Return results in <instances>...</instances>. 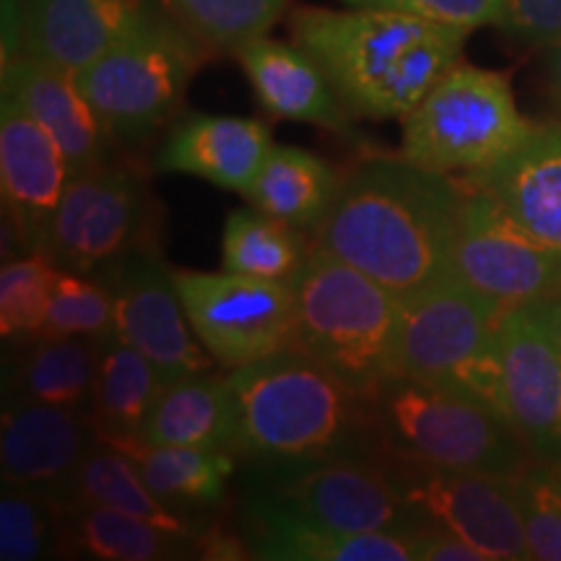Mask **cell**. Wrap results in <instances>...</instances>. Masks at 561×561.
<instances>
[{
    "mask_svg": "<svg viewBox=\"0 0 561 561\" xmlns=\"http://www.w3.org/2000/svg\"><path fill=\"white\" fill-rule=\"evenodd\" d=\"M466 180L398 157H369L341 178L312 242L396 297L450 276Z\"/></svg>",
    "mask_w": 561,
    "mask_h": 561,
    "instance_id": "cell-1",
    "label": "cell"
},
{
    "mask_svg": "<svg viewBox=\"0 0 561 561\" xmlns=\"http://www.w3.org/2000/svg\"><path fill=\"white\" fill-rule=\"evenodd\" d=\"M291 39L305 47L356 117L409 115L460 62L471 32L382 9H297Z\"/></svg>",
    "mask_w": 561,
    "mask_h": 561,
    "instance_id": "cell-2",
    "label": "cell"
},
{
    "mask_svg": "<svg viewBox=\"0 0 561 561\" xmlns=\"http://www.w3.org/2000/svg\"><path fill=\"white\" fill-rule=\"evenodd\" d=\"M237 401V453L273 466L354 458L380 453L369 401L301 348L229 369Z\"/></svg>",
    "mask_w": 561,
    "mask_h": 561,
    "instance_id": "cell-3",
    "label": "cell"
},
{
    "mask_svg": "<svg viewBox=\"0 0 561 561\" xmlns=\"http://www.w3.org/2000/svg\"><path fill=\"white\" fill-rule=\"evenodd\" d=\"M297 299V348L371 401L398 375L396 294L312 242L291 278Z\"/></svg>",
    "mask_w": 561,
    "mask_h": 561,
    "instance_id": "cell-4",
    "label": "cell"
},
{
    "mask_svg": "<svg viewBox=\"0 0 561 561\" xmlns=\"http://www.w3.org/2000/svg\"><path fill=\"white\" fill-rule=\"evenodd\" d=\"M398 301V375L504 416L500 331L507 310L453 276Z\"/></svg>",
    "mask_w": 561,
    "mask_h": 561,
    "instance_id": "cell-5",
    "label": "cell"
},
{
    "mask_svg": "<svg viewBox=\"0 0 561 561\" xmlns=\"http://www.w3.org/2000/svg\"><path fill=\"white\" fill-rule=\"evenodd\" d=\"M369 409L385 450L502 479L533 466L528 445L502 413L434 385L396 375L377 390Z\"/></svg>",
    "mask_w": 561,
    "mask_h": 561,
    "instance_id": "cell-6",
    "label": "cell"
},
{
    "mask_svg": "<svg viewBox=\"0 0 561 561\" xmlns=\"http://www.w3.org/2000/svg\"><path fill=\"white\" fill-rule=\"evenodd\" d=\"M201 62L203 42L164 13L79 70L76 83L110 138L136 149L178 115Z\"/></svg>",
    "mask_w": 561,
    "mask_h": 561,
    "instance_id": "cell-7",
    "label": "cell"
},
{
    "mask_svg": "<svg viewBox=\"0 0 561 561\" xmlns=\"http://www.w3.org/2000/svg\"><path fill=\"white\" fill-rule=\"evenodd\" d=\"M530 130L502 73L458 62L403 117L401 157L439 174H476L515 151Z\"/></svg>",
    "mask_w": 561,
    "mask_h": 561,
    "instance_id": "cell-8",
    "label": "cell"
},
{
    "mask_svg": "<svg viewBox=\"0 0 561 561\" xmlns=\"http://www.w3.org/2000/svg\"><path fill=\"white\" fill-rule=\"evenodd\" d=\"M153 227L157 206L146 178L110 161L68 180L42 255L60 271L96 276L133 250L157 248Z\"/></svg>",
    "mask_w": 561,
    "mask_h": 561,
    "instance_id": "cell-9",
    "label": "cell"
},
{
    "mask_svg": "<svg viewBox=\"0 0 561 561\" xmlns=\"http://www.w3.org/2000/svg\"><path fill=\"white\" fill-rule=\"evenodd\" d=\"M174 286L193 333L219 367L237 369L297 348L291 280L174 268Z\"/></svg>",
    "mask_w": 561,
    "mask_h": 561,
    "instance_id": "cell-10",
    "label": "cell"
},
{
    "mask_svg": "<svg viewBox=\"0 0 561 561\" xmlns=\"http://www.w3.org/2000/svg\"><path fill=\"white\" fill-rule=\"evenodd\" d=\"M371 460L382 468L392 489L411 504L426 528H442L466 538L486 553L489 561L530 559L507 479L432 466L385 447Z\"/></svg>",
    "mask_w": 561,
    "mask_h": 561,
    "instance_id": "cell-11",
    "label": "cell"
},
{
    "mask_svg": "<svg viewBox=\"0 0 561 561\" xmlns=\"http://www.w3.org/2000/svg\"><path fill=\"white\" fill-rule=\"evenodd\" d=\"M450 276L510 312L561 289V255L533 240L483 187L466 180Z\"/></svg>",
    "mask_w": 561,
    "mask_h": 561,
    "instance_id": "cell-12",
    "label": "cell"
},
{
    "mask_svg": "<svg viewBox=\"0 0 561 561\" xmlns=\"http://www.w3.org/2000/svg\"><path fill=\"white\" fill-rule=\"evenodd\" d=\"M107 286L115 312V339L140 351L167 385L203 375L214 356L193 333L170 268L157 248L133 250L94 276Z\"/></svg>",
    "mask_w": 561,
    "mask_h": 561,
    "instance_id": "cell-13",
    "label": "cell"
},
{
    "mask_svg": "<svg viewBox=\"0 0 561 561\" xmlns=\"http://www.w3.org/2000/svg\"><path fill=\"white\" fill-rule=\"evenodd\" d=\"M268 489L335 530L411 536L426 528L375 460L335 458L286 468L284 479Z\"/></svg>",
    "mask_w": 561,
    "mask_h": 561,
    "instance_id": "cell-14",
    "label": "cell"
},
{
    "mask_svg": "<svg viewBox=\"0 0 561 561\" xmlns=\"http://www.w3.org/2000/svg\"><path fill=\"white\" fill-rule=\"evenodd\" d=\"M504 416L533 458L561 462V346L533 307L502 318Z\"/></svg>",
    "mask_w": 561,
    "mask_h": 561,
    "instance_id": "cell-15",
    "label": "cell"
},
{
    "mask_svg": "<svg viewBox=\"0 0 561 561\" xmlns=\"http://www.w3.org/2000/svg\"><path fill=\"white\" fill-rule=\"evenodd\" d=\"M70 167L50 133L3 94L0 104V193L3 224L24 255L45 250L47 231L55 219Z\"/></svg>",
    "mask_w": 561,
    "mask_h": 561,
    "instance_id": "cell-16",
    "label": "cell"
},
{
    "mask_svg": "<svg viewBox=\"0 0 561 561\" xmlns=\"http://www.w3.org/2000/svg\"><path fill=\"white\" fill-rule=\"evenodd\" d=\"M96 442L100 439L89 413L5 401L0 421L3 483L32 491L62 507L76 471Z\"/></svg>",
    "mask_w": 561,
    "mask_h": 561,
    "instance_id": "cell-17",
    "label": "cell"
},
{
    "mask_svg": "<svg viewBox=\"0 0 561 561\" xmlns=\"http://www.w3.org/2000/svg\"><path fill=\"white\" fill-rule=\"evenodd\" d=\"M159 16V0H21V55L76 76Z\"/></svg>",
    "mask_w": 561,
    "mask_h": 561,
    "instance_id": "cell-18",
    "label": "cell"
},
{
    "mask_svg": "<svg viewBox=\"0 0 561 561\" xmlns=\"http://www.w3.org/2000/svg\"><path fill=\"white\" fill-rule=\"evenodd\" d=\"M250 559L263 561H416L411 536L346 533L322 525L273 491L255 489L248 500Z\"/></svg>",
    "mask_w": 561,
    "mask_h": 561,
    "instance_id": "cell-19",
    "label": "cell"
},
{
    "mask_svg": "<svg viewBox=\"0 0 561 561\" xmlns=\"http://www.w3.org/2000/svg\"><path fill=\"white\" fill-rule=\"evenodd\" d=\"M234 55L255 89L257 102L273 117L318 125L364 144L325 70L297 42L255 37L237 47Z\"/></svg>",
    "mask_w": 561,
    "mask_h": 561,
    "instance_id": "cell-20",
    "label": "cell"
},
{
    "mask_svg": "<svg viewBox=\"0 0 561 561\" xmlns=\"http://www.w3.org/2000/svg\"><path fill=\"white\" fill-rule=\"evenodd\" d=\"M271 128L261 121L229 115H191L167 133L153 157L161 174H193L248 195L273 149Z\"/></svg>",
    "mask_w": 561,
    "mask_h": 561,
    "instance_id": "cell-21",
    "label": "cell"
},
{
    "mask_svg": "<svg viewBox=\"0 0 561 561\" xmlns=\"http://www.w3.org/2000/svg\"><path fill=\"white\" fill-rule=\"evenodd\" d=\"M3 94L58 140L70 178L110 164L107 153L115 140L81 94L73 73L32 55H19L3 66Z\"/></svg>",
    "mask_w": 561,
    "mask_h": 561,
    "instance_id": "cell-22",
    "label": "cell"
},
{
    "mask_svg": "<svg viewBox=\"0 0 561 561\" xmlns=\"http://www.w3.org/2000/svg\"><path fill=\"white\" fill-rule=\"evenodd\" d=\"M466 180L483 187L533 240L561 255V125H533L515 151Z\"/></svg>",
    "mask_w": 561,
    "mask_h": 561,
    "instance_id": "cell-23",
    "label": "cell"
},
{
    "mask_svg": "<svg viewBox=\"0 0 561 561\" xmlns=\"http://www.w3.org/2000/svg\"><path fill=\"white\" fill-rule=\"evenodd\" d=\"M237 401L229 375L185 377L164 385L161 396L146 419V445L203 447V450H227L237 455Z\"/></svg>",
    "mask_w": 561,
    "mask_h": 561,
    "instance_id": "cell-24",
    "label": "cell"
},
{
    "mask_svg": "<svg viewBox=\"0 0 561 561\" xmlns=\"http://www.w3.org/2000/svg\"><path fill=\"white\" fill-rule=\"evenodd\" d=\"M164 385V377L140 351L117 341L115 335L104 341L91 401L96 439L123 453L144 445L146 419Z\"/></svg>",
    "mask_w": 561,
    "mask_h": 561,
    "instance_id": "cell-25",
    "label": "cell"
},
{
    "mask_svg": "<svg viewBox=\"0 0 561 561\" xmlns=\"http://www.w3.org/2000/svg\"><path fill=\"white\" fill-rule=\"evenodd\" d=\"M104 341L32 339V346L5 377V401H30L83 411L91 416Z\"/></svg>",
    "mask_w": 561,
    "mask_h": 561,
    "instance_id": "cell-26",
    "label": "cell"
},
{
    "mask_svg": "<svg viewBox=\"0 0 561 561\" xmlns=\"http://www.w3.org/2000/svg\"><path fill=\"white\" fill-rule=\"evenodd\" d=\"M70 507H107L128 512L140 520H149L159 528L180 533L187 538H206L208 528L201 523V517L182 515L172 510L170 504L159 500L153 491L146 486L144 476L138 473L136 460L128 453L115 450V447L96 442L91 453L83 458L81 468L70 483L66 504Z\"/></svg>",
    "mask_w": 561,
    "mask_h": 561,
    "instance_id": "cell-27",
    "label": "cell"
},
{
    "mask_svg": "<svg viewBox=\"0 0 561 561\" xmlns=\"http://www.w3.org/2000/svg\"><path fill=\"white\" fill-rule=\"evenodd\" d=\"M341 178L318 153L299 146H273L244 198L273 219L312 234L333 208Z\"/></svg>",
    "mask_w": 561,
    "mask_h": 561,
    "instance_id": "cell-28",
    "label": "cell"
},
{
    "mask_svg": "<svg viewBox=\"0 0 561 561\" xmlns=\"http://www.w3.org/2000/svg\"><path fill=\"white\" fill-rule=\"evenodd\" d=\"M66 512V557L96 561L203 559L201 538L164 530L128 512L70 507Z\"/></svg>",
    "mask_w": 561,
    "mask_h": 561,
    "instance_id": "cell-29",
    "label": "cell"
},
{
    "mask_svg": "<svg viewBox=\"0 0 561 561\" xmlns=\"http://www.w3.org/2000/svg\"><path fill=\"white\" fill-rule=\"evenodd\" d=\"M146 486L182 515L219 507L234 476V453L180 445H140L128 453Z\"/></svg>",
    "mask_w": 561,
    "mask_h": 561,
    "instance_id": "cell-30",
    "label": "cell"
},
{
    "mask_svg": "<svg viewBox=\"0 0 561 561\" xmlns=\"http://www.w3.org/2000/svg\"><path fill=\"white\" fill-rule=\"evenodd\" d=\"M261 208H234L221 231V268L265 280H291L312 250V237Z\"/></svg>",
    "mask_w": 561,
    "mask_h": 561,
    "instance_id": "cell-31",
    "label": "cell"
},
{
    "mask_svg": "<svg viewBox=\"0 0 561 561\" xmlns=\"http://www.w3.org/2000/svg\"><path fill=\"white\" fill-rule=\"evenodd\" d=\"M66 557V512L45 496L3 483L0 559L42 561Z\"/></svg>",
    "mask_w": 561,
    "mask_h": 561,
    "instance_id": "cell-32",
    "label": "cell"
},
{
    "mask_svg": "<svg viewBox=\"0 0 561 561\" xmlns=\"http://www.w3.org/2000/svg\"><path fill=\"white\" fill-rule=\"evenodd\" d=\"M206 47L231 50L265 37L289 0H161Z\"/></svg>",
    "mask_w": 561,
    "mask_h": 561,
    "instance_id": "cell-33",
    "label": "cell"
},
{
    "mask_svg": "<svg viewBox=\"0 0 561 561\" xmlns=\"http://www.w3.org/2000/svg\"><path fill=\"white\" fill-rule=\"evenodd\" d=\"M60 268L47 255L30 252L0 271V333L5 341H32L45 328Z\"/></svg>",
    "mask_w": 561,
    "mask_h": 561,
    "instance_id": "cell-34",
    "label": "cell"
},
{
    "mask_svg": "<svg viewBox=\"0 0 561 561\" xmlns=\"http://www.w3.org/2000/svg\"><path fill=\"white\" fill-rule=\"evenodd\" d=\"M94 339L110 341L115 335V312L107 286L94 276L60 271L47 312L45 328L37 339Z\"/></svg>",
    "mask_w": 561,
    "mask_h": 561,
    "instance_id": "cell-35",
    "label": "cell"
},
{
    "mask_svg": "<svg viewBox=\"0 0 561 561\" xmlns=\"http://www.w3.org/2000/svg\"><path fill=\"white\" fill-rule=\"evenodd\" d=\"M510 491L520 512L530 559L561 561V486L553 468H525L510 476Z\"/></svg>",
    "mask_w": 561,
    "mask_h": 561,
    "instance_id": "cell-36",
    "label": "cell"
},
{
    "mask_svg": "<svg viewBox=\"0 0 561 561\" xmlns=\"http://www.w3.org/2000/svg\"><path fill=\"white\" fill-rule=\"evenodd\" d=\"M348 9H382L473 32L502 24L504 0H341Z\"/></svg>",
    "mask_w": 561,
    "mask_h": 561,
    "instance_id": "cell-37",
    "label": "cell"
},
{
    "mask_svg": "<svg viewBox=\"0 0 561 561\" xmlns=\"http://www.w3.org/2000/svg\"><path fill=\"white\" fill-rule=\"evenodd\" d=\"M502 30L533 45L561 39V0H504Z\"/></svg>",
    "mask_w": 561,
    "mask_h": 561,
    "instance_id": "cell-38",
    "label": "cell"
},
{
    "mask_svg": "<svg viewBox=\"0 0 561 561\" xmlns=\"http://www.w3.org/2000/svg\"><path fill=\"white\" fill-rule=\"evenodd\" d=\"M413 557L416 561H489L483 551L442 528H421L411 533Z\"/></svg>",
    "mask_w": 561,
    "mask_h": 561,
    "instance_id": "cell-39",
    "label": "cell"
},
{
    "mask_svg": "<svg viewBox=\"0 0 561 561\" xmlns=\"http://www.w3.org/2000/svg\"><path fill=\"white\" fill-rule=\"evenodd\" d=\"M530 307H533V312L541 318L543 325L549 328V333L557 339V343L561 346V289L557 294H551V297L536 301V305H530Z\"/></svg>",
    "mask_w": 561,
    "mask_h": 561,
    "instance_id": "cell-40",
    "label": "cell"
},
{
    "mask_svg": "<svg viewBox=\"0 0 561 561\" xmlns=\"http://www.w3.org/2000/svg\"><path fill=\"white\" fill-rule=\"evenodd\" d=\"M546 73H549L553 102H557V107L561 112V39L549 45V53H546Z\"/></svg>",
    "mask_w": 561,
    "mask_h": 561,
    "instance_id": "cell-41",
    "label": "cell"
},
{
    "mask_svg": "<svg viewBox=\"0 0 561 561\" xmlns=\"http://www.w3.org/2000/svg\"><path fill=\"white\" fill-rule=\"evenodd\" d=\"M553 468V476H557V481H559V486H561V462L559 466H551Z\"/></svg>",
    "mask_w": 561,
    "mask_h": 561,
    "instance_id": "cell-42",
    "label": "cell"
}]
</instances>
